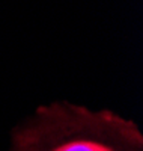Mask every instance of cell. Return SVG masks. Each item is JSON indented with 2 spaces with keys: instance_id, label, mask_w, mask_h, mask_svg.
<instances>
[{
  "instance_id": "1",
  "label": "cell",
  "mask_w": 143,
  "mask_h": 151,
  "mask_svg": "<svg viewBox=\"0 0 143 151\" xmlns=\"http://www.w3.org/2000/svg\"><path fill=\"white\" fill-rule=\"evenodd\" d=\"M9 151H143V134L133 119L109 109L54 101L12 132Z\"/></svg>"
}]
</instances>
